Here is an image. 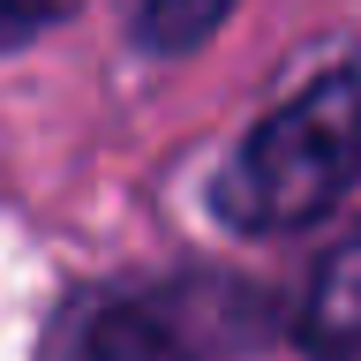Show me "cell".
I'll use <instances>...</instances> for the list:
<instances>
[{"mask_svg":"<svg viewBox=\"0 0 361 361\" xmlns=\"http://www.w3.org/2000/svg\"><path fill=\"white\" fill-rule=\"evenodd\" d=\"M346 188H361V45L316 68L233 143L211 180V211L233 233H293L316 226Z\"/></svg>","mask_w":361,"mask_h":361,"instance_id":"6da1fadb","label":"cell"},{"mask_svg":"<svg viewBox=\"0 0 361 361\" xmlns=\"http://www.w3.org/2000/svg\"><path fill=\"white\" fill-rule=\"evenodd\" d=\"M293 346L309 361H361V226L316 256L293 309Z\"/></svg>","mask_w":361,"mask_h":361,"instance_id":"3957f363","label":"cell"},{"mask_svg":"<svg viewBox=\"0 0 361 361\" xmlns=\"http://www.w3.org/2000/svg\"><path fill=\"white\" fill-rule=\"evenodd\" d=\"M233 16V0H135L128 8V38L143 45V53H196V45H211V30Z\"/></svg>","mask_w":361,"mask_h":361,"instance_id":"277c9868","label":"cell"},{"mask_svg":"<svg viewBox=\"0 0 361 361\" xmlns=\"http://www.w3.org/2000/svg\"><path fill=\"white\" fill-rule=\"evenodd\" d=\"M45 361H203L188 338L128 293H75L45 338Z\"/></svg>","mask_w":361,"mask_h":361,"instance_id":"7a4b0ae2","label":"cell"},{"mask_svg":"<svg viewBox=\"0 0 361 361\" xmlns=\"http://www.w3.org/2000/svg\"><path fill=\"white\" fill-rule=\"evenodd\" d=\"M83 8V0H0V53H16V45L45 38L53 23H68Z\"/></svg>","mask_w":361,"mask_h":361,"instance_id":"5b68a950","label":"cell"}]
</instances>
